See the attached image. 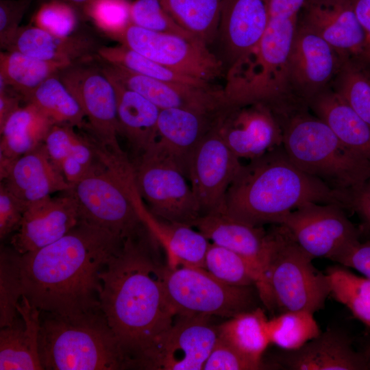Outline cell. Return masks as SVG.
<instances>
[{
	"label": "cell",
	"instance_id": "obj_1",
	"mask_svg": "<svg viewBox=\"0 0 370 370\" xmlns=\"http://www.w3.org/2000/svg\"><path fill=\"white\" fill-rule=\"evenodd\" d=\"M161 246L146 227L125 239L99 275L100 307L131 367L175 314L164 289V265L156 257Z\"/></svg>",
	"mask_w": 370,
	"mask_h": 370
},
{
	"label": "cell",
	"instance_id": "obj_2",
	"mask_svg": "<svg viewBox=\"0 0 370 370\" xmlns=\"http://www.w3.org/2000/svg\"><path fill=\"white\" fill-rule=\"evenodd\" d=\"M124 241L81 219L57 241L21 254L23 295L40 312L55 315L100 310L99 275Z\"/></svg>",
	"mask_w": 370,
	"mask_h": 370
},
{
	"label": "cell",
	"instance_id": "obj_3",
	"mask_svg": "<svg viewBox=\"0 0 370 370\" xmlns=\"http://www.w3.org/2000/svg\"><path fill=\"white\" fill-rule=\"evenodd\" d=\"M310 202L348 210L349 199L301 170L282 145L242 165L222 211L254 226L278 225L290 212Z\"/></svg>",
	"mask_w": 370,
	"mask_h": 370
},
{
	"label": "cell",
	"instance_id": "obj_4",
	"mask_svg": "<svg viewBox=\"0 0 370 370\" xmlns=\"http://www.w3.org/2000/svg\"><path fill=\"white\" fill-rule=\"evenodd\" d=\"M277 118L282 130V147L292 162L350 201L370 177V161L345 145L307 106Z\"/></svg>",
	"mask_w": 370,
	"mask_h": 370
},
{
	"label": "cell",
	"instance_id": "obj_5",
	"mask_svg": "<svg viewBox=\"0 0 370 370\" xmlns=\"http://www.w3.org/2000/svg\"><path fill=\"white\" fill-rule=\"evenodd\" d=\"M38 352L44 369L131 368L101 309L70 317L47 313L41 322Z\"/></svg>",
	"mask_w": 370,
	"mask_h": 370
},
{
	"label": "cell",
	"instance_id": "obj_6",
	"mask_svg": "<svg viewBox=\"0 0 370 370\" xmlns=\"http://www.w3.org/2000/svg\"><path fill=\"white\" fill-rule=\"evenodd\" d=\"M98 162L71 190L81 219L125 240L145 227L134 199L132 163L119 153L95 145Z\"/></svg>",
	"mask_w": 370,
	"mask_h": 370
},
{
	"label": "cell",
	"instance_id": "obj_7",
	"mask_svg": "<svg viewBox=\"0 0 370 370\" xmlns=\"http://www.w3.org/2000/svg\"><path fill=\"white\" fill-rule=\"evenodd\" d=\"M269 242L264 275L268 293L267 308L280 313L323 309L330 284L327 273L312 264L314 259L282 225L269 231Z\"/></svg>",
	"mask_w": 370,
	"mask_h": 370
},
{
	"label": "cell",
	"instance_id": "obj_8",
	"mask_svg": "<svg viewBox=\"0 0 370 370\" xmlns=\"http://www.w3.org/2000/svg\"><path fill=\"white\" fill-rule=\"evenodd\" d=\"M162 280L175 316L200 314L231 318L256 308V295L258 293L254 291V286L228 285L204 268H171L166 264Z\"/></svg>",
	"mask_w": 370,
	"mask_h": 370
},
{
	"label": "cell",
	"instance_id": "obj_9",
	"mask_svg": "<svg viewBox=\"0 0 370 370\" xmlns=\"http://www.w3.org/2000/svg\"><path fill=\"white\" fill-rule=\"evenodd\" d=\"M132 166L136 190L153 216L190 225L201 215L188 179L169 157L150 149Z\"/></svg>",
	"mask_w": 370,
	"mask_h": 370
},
{
	"label": "cell",
	"instance_id": "obj_10",
	"mask_svg": "<svg viewBox=\"0 0 370 370\" xmlns=\"http://www.w3.org/2000/svg\"><path fill=\"white\" fill-rule=\"evenodd\" d=\"M112 38L174 71L207 84L225 75L221 60L199 40L148 30L131 23Z\"/></svg>",
	"mask_w": 370,
	"mask_h": 370
},
{
	"label": "cell",
	"instance_id": "obj_11",
	"mask_svg": "<svg viewBox=\"0 0 370 370\" xmlns=\"http://www.w3.org/2000/svg\"><path fill=\"white\" fill-rule=\"evenodd\" d=\"M211 317L176 315L172 324L156 337L136 367L151 370H201L218 337Z\"/></svg>",
	"mask_w": 370,
	"mask_h": 370
},
{
	"label": "cell",
	"instance_id": "obj_12",
	"mask_svg": "<svg viewBox=\"0 0 370 370\" xmlns=\"http://www.w3.org/2000/svg\"><path fill=\"white\" fill-rule=\"evenodd\" d=\"M335 204L310 202L290 212L278 225L313 258L333 260L361 239V233Z\"/></svg>",
	"mask_w": 370,
	"mask_h": 370
},
{
	"label": "cell",
	"instance_id": "obj_13",
	"mask_svg": "<svg viewBox=\"0 0 370 370\" xmlns=\"http://www.w3.org/2000/svg\"><path fill=\"white\" fill-rule=\"evenodd\" d=\"M87 60L72 63L58 75L76 99L88 119L96 141L116 152L123 151L118 142L116 96L110 79L100 66Z\"/></svg>",
	"mask_w": 370,
	"mask_h": 370
},
{
	"label": "cell",
	"instance_id": "obj_14",
	"mask_svg": "<svg viewBox=\"0 0 370 370\" xmlns=\"http://www.w3.org/2000/svg\"><path fill=\"white\" fill-rule=\"evenodd\" d=\"M347 58L298 22L288 62L289 93L308 106L313 98L330 88Z\"/></svg>",
	"mask_w": 370,
	"mask_h": 370
},
{
	"label": "cell",
	"instance_id": "obj_15",
	"mask_svg": "<svg viewBox=\"0 0 370 370\" xmlns=\"http://www.w3.org/2000/svg\"><path fill=\"white\" fill-rule=\"evenodd\" d=\"M269 0H223L218 35L226 85L251 60L269 21Z\"/></svg>",
	"mask_w": 370,
	"mask_h": 370
},
{
	"label": "cell",
	"instance_id": "obj_16",
	"mask_svg": "<svg viewBox=\"0 0 370 370\" xmlns=\"http://www.w3.org/2000/svg\"><path fill=\"white\" fill-rule=\"evenodd\" d=\"M218 124L197 145L188 164L187 179L201 215L223 210L228 188L243 165L224 141Z\"/></svg>",
	"mask_w": 370,
	"mask_h": 370
},
{
	"label": "cell",
	"instance_id": "obj_17",
	"mask_svg": "<svg viewBox=\"0 0 370 370\" xmlns=\"http://www.w3.org/2000/svg\"><path fill=\"white\" fill-rule=\"evenodd\" d=\"M104 74L124 87L148 99L160 110L184 108L221 113L229 106L223 90L165 82L134 73L123 66L100 61Z\"/></svg>",
	"mask_w": 370,
	"mask_h": 370
},
{
	"label": "cell",
	"instance_id": "obj_18",
	"mask_svg": "<svg viewBox=\"0 0 370 370\" xmlns=\"http://www.w3.org/2000/svg\"><path fill=\"white\" fill-rule=\"evenodd\" d=\"M218 127L224 141L239 159L252 160L282 145L281 125L271 108L264 103L229 108Z\"/></svg>",
	"mask_w": 370,
	"mask_h": 370
},
{
	"label": "cell",
	"instance_id": "obj_19",
	"mask_svg": "<svg viewBox=\"0 0 370 370\" xmlns=\"http://www.w3.org/2000/svg\"><path fill=\"white\" fill-rule=\"evenodd\" d=\"M298 22L343 56L370 62L367 35L350 0H306Z\"/></svg>",
	"mask_w": 370,
	"mask_h": 370
},
{
	"label": "cell",
	"instance_id": "obj_20",
	"mask_svg": "<svg viewBox=\"0 0 370 370\" xmlns=\"http://www.w3.org/2000/svg\"><path fill=\"white\" fill-rule=\"evenodd\" d=\"M80 220L78 204L71 190L62 197L50 195L28 203L10 243L20 254L36 251L63 237Z\"/></svg>",
	"mask_w": 370,
	"mask_h": 370
},
{
	"label": "cell",
	"instance_id": "obj_21",
	"mask_svg": "<svg viewBox=\"0 0 370 370\" xmlns=\"http://www.w3.org/2000/svg\"><path fill=\"white\" fill-rule=\"evenodd\" d=\"M190 226L212 243L230 249L246 259L256 271L260 299L267 307L268 293L264 271L269 242V232L236 219L223 211L199 216Z\"/></svg>",
	"mask_w": 370,
	"mask_h": 370
},
{
	"label": "cell",
	"instance_id": "obj_22",
	"mask_svg": "<svg viewBox=\"0 0 370 370\" xmlns=\"http://www.w3.org/2000/svg\"><path fill=\"white\" fill-rule=\"evenodd\" d=\"M225 111L208 113L184 108L161 109L158 120V139L151 149L169 157L187 178L193 151L217 125Z\"/></svg>",
	"mask_w": 370,
	"mask_h": 370
},
{
	"label": "cell",
	"instance_id": "obj_23",
	"mask_svg": "<svg viewBox=\"0 0 370 370\" xmlns=\"http://www.w3.org/2000/svg\"><path fill=\"white\" fill-rule=\"evenodd\" d=\"M275 367L290 370H366L361 352L339 328H329L298 349L284 351Z\"/></svg>",
	"mask_w": 370,
	"mask_h": 370
},
{
	"label": "cell",
	"instance_id": "obj_24",
	"mask_svg": "<svg viewBox=\"0 0 370 370\" xmlns=\"http://www.w3.org/2000/svg\"><path fill=\"white\" fill-rule=\"evenodd\" d=\"M3 182L15 195L27 203L56 192H67L73 188L52 162L44 143L16 159Z\"/></svg>",
	"mask_w": 370,
	"mask_h": 370
},
{
	"label": "cell",
	"instance_id": "obj_25",
	"mask_svg": "<svg viewBox=\"0 0 370 370\" xmlns=\"http://www.w3.org/2000/svg\"><path fill=\"white\" fill-rule=\"evenodd\" d=\"M138 214L158 241L166 256V265L171 268L188 266L204 268L210 241L193 227L169 222L153 216L145 207L139 195L134 199Z\"/></svg>",
	"mask_w": 370,
	"mask_h": 370
},
{
	"label": "cell",
	"instance_id": "obj_26",
	"mask_svg": "<svg viewBox=\"0 0 370 370\" xmlns=\"http://www.w3.org/2000/svg\"><path fill=\"white\" fill-rule=\"evenodd\" d=\"M16 308L21 321L0 330V369H44L38 352L41 312L24 295Z\"/></svg>",
	"mask_w": 370,
	"mask_h": 370
},
{
	"label": "cell",
	"instance_id": "obj_27",
	"mask_svg": "<svg viewBox=\"0 0 370 370\" xmlns=\"http://www.w3.org/2000/svg\"><path fill=\"white\" fill-rule=\"evenodd\" d=\"M98 49L90 36H58L31 25L20 27L5 50L17 51L42 60L72 64L90 58Z\"/></svg>",
	"mask_w": 370,
	"mask_h": 370
},
{
	"label": "cell",
	"instance_id": "obj_28",
	"mask_svg": "<svg viewBox=\"0 0 370 370\" xmlns=\"http://www.w3.org/2000/svg\"><path fill=\"white\" fill-rule=\"evenodd\" d=\"M110 81L116 96L119 135L127 140L136 160L157 141L160 109L138 93Z\"/></svg>",
	"mask_w": 370,
	"mask_h": 370
},
{
	"label": "cell",
	"instance_id": "obj_29",
	"mask_svg": "<svg viewBox=\"0 0 370 370\" xmlns=\"http://www.w3.org/2000/svg\"><path fill=\"white\" fill-rule=\"evenodd\" d=\"M53 122L31 103L14 111L0 127V178L14 162L44 143Z\"/></svg>",
	"mask_w": 370,
	"mask_h": 370
},
{
	"label": "cell",
	"instance_id": "obj_30",
	"mask_svg": "<svg viewBox=\"0 0 370 370\" xmlns=\"http://www.w3.org/2000/svg\"><path fill=\"white\" fill-rule=\"evenodd\" d=\"M308 107L345 145L370 161V125L336 92L329 88L313 98Z\"/></svg>",
	"mask_w": 370,
	"mask_h": 370
},
{
	"label": "cell",
	"instance_id": "obj_31",
	"mask_svg": "<svg viewBox=\"0 0 370 370\" xmlns=\"http://www.w3.org/2000/svg\"><path fill=\"white\" fill-rule=\"evenodd\" d=\"M260 308L239 313L218 325L219 337L251 361L263 367V354L270 343L267 321Z\"/></svg>",
	"mask_w": 370,
	"mask_h": 370
},
{
	"label": "cell",
	"instance_id": "obj_32",
	"mask_svg": "<svg viewBox=\"0 0 370 370\" xmlns=\"http://www.w3.org/2000/svg\"><path fill=\"white\" fill-rule=\"evenodd\" d=\"M69 64L40 60L17 51L0 54V74L8 86L25 101L43 82Z\"/></svg>",
	"mask_w": 370,
	"mask_h": 370
},
{
	"label": "cell",
	"instance_id": "obj_33",
	"mask_svg": "<svg viewBox=\"0 0 370 370\" xmlns=\"http://www.w3.org/2000/svg\"><path fill=\"white\" fill-rule=\"evenodd\" d=\"M173 20L208 46L217 37L223 0H160Z\"/></svg>",
	"mask_w": 370,
	"mask_h": 370
},
{
	"label": "cell",
	"instance_id": "obj_34",
	"mask_svg": "<svg viewBox=\"0 0 370 370\" xmlns=\"http://www.w3.org/2000/svg\"><path fill=\"white\" fill-rule=\"evenodd\" d=\"M27 101L36 106L53 124L81 127L86 118L79 103L58 74L43 82Z\"/></svg>",
	"mask_w": 370,
	"mask_h": 370
},
{
	"label": "cell",
	"instance_id": "obj_35",
	"mask_svg": "<svg viewBox=\"0 0 370 370\" xmlns=\"http://www.w3.org/2000/svg\"><path fill=\"white\" fill-rule=\"evenodd\" d=\"M330 88L370 125V62L345 59Z\"/></svg>",
	"mask_w": 370,
	"mask_h": 370
},
{
	"label": "cell",
	"instance_id": "obj_36",
	"mask_svg": "<svg viewBox=\"0 0 370 370\" xmlns=\"http://www.w3.org/2000/svg\"><path fill=\"white\" fill-rule=\"evenodd\" d=\"M326 273L330 296L370 328V279L358 275L341 265L329 267Z\"/></svg>",
	"mask_w": 370,
	"mask_h": 370
},
{
	"label": "cell",
	"instance_id": "obj_37",
	"mask_svg": "<svg viewBox=\"0 0 370 370\" xmlns=\"http://www.w3.org/2000/svg\"><path fill=\"white\" fill-rule=\"evenodd\" d=\"M267 330L271 344L284 351L298 349L321 332L314 314L306 310L279 313L268 319Z\"/></svg>",
	"mask_w": 370,
	"mask_h": 370
},
{
	"label": "cell",
	"instance_id": "obj_38",
	"mask_svg": "<svg viewBox=\"0 0 370 370\" xmlns=\"http://www.w3.org/2000/svg\"><path fill=\"white\" fill-rule=\"evenodd\" d=\"M97 54L99 58L105 62L123 66L151 78L211 87L209 84L174 71L121 44L115 47H99Z\"/></svg>",
	"mask_w": 370,
	"mask_h": 370
},
{
	"label": "cell",
	"instance_id": "obj_39",
	"mask_svg": "<svg viewBox=\"0 0 370 370\" xmlns=\"http://www.w3.org/2000/svg\"><path fill=\"white\" fill-rule=\"evenodd\" d=\"M204 269L221 282L233 286H254L257 291L259 277L249 262L238 254L212 243H210Z\"/></svg>",
	"mask_w": 370,
	"mask_h": 370
},
{
	"label": "cell",
	"instance_id": "obj_40",
	"mask_svg": "<svg viewBox=\"0 0 370 370\" xmlns=\"http://www.w3.org/2000/svg\"><path fill=\"white\" fill-rule=\"evenodd\" d=\"M21 254L14 249L1 250L0 327L12 325L19 315L17 305L23 296Z\"/></svg>",
	"mask_w": 370,
	"mask_h": 370
},
{
	"label": "cell",
	"instance_id": "obj_41",
	"mask_svg": "<svg viewBox=\"0 0 370 370\" xmlns=\"http://www.w3.org/2000/svg\"><path fill=\"white\" fill-rule=\"evenodd\" d=\"M130 18L131 23L148 30L197 40L173 20L160 0H134L130 5Z\"/></svg>",
	"mask_w": 370,
	"mask_h": 370
},
{
	"label": "cell",
	"instance_id": "obj_42",
	"mask_svg": "<svg viewBox=\"0 0 370 370\" xmlns=\"http://www.w3.org/2000/svg\"><path fill=\"white\" fill-rule=\"evenodd\" d=\"M79 12L69 4L60 0H45L35 13L36 26L52 34L66 36L73 34Z\"/></svg>",
	"mask_w": 370,
	"mask_h": 370
},
{
	"label": "cell",
	"instance_id": "obj_43",
	"mask_svg": "<svg viewBox=\"0 0 370 370\" xmlns=\"http://www.w3.org/2000/svg\"><path fill=\"white\" fill-rule=\"evenodd\" d=\"M130 5L127 0H92L84 12V17L112 37L131 23Z\"/></svg>",
	"mask_w": 370,
	"mask_h": 370
},
{
	"label": "cell",
	"instance_id": "obj_44",
	"mask_svg": "<svg viewBox=\"0 0 370 370\" xmlns=\"http://www.w3.org/2000/svg\"><path fill=\"white\" fill-rule=\"evenodd\" d=\"M263 367L251 361L236 349L218 337L203 369L204 370H257Z\"/></svg>",
	"mask_w": 370,
	"mask_h": 370
},
{
	"label": "cell",
	"instance_id": "obj_45",
	"mask_svg": "<svg viewBox=\"0 0 370 370\" xmlns=\"http://www.w3.org/2000/svg\"><path fill=\"white\" fill-rule=\"evenodd\" d=\"M79 136L73 126L66 124H54L47 133L44 145L52 162L60 171L63 161L73 153Z\"/></svg>",
	"mask_w": 370,
	"mask_h": 370
},
{
	"label": "cell",
	"instance_id": "obj_46",
	"mask_svg": "<svg viewBox=\"0 0 370 370\" xmlns=\"http://www.w3.org/2000/svg\"><path fill=\"white\" fill-rule=\"evenodd\" d=\"M28 203L15 195L3 182L0 185V238L3 239L20 227Z\"/></svg>",
	"mask_w": 370,
	"mask_h": 370
},
{
	"label": "cell",
	"instance_id": "obj_47",
	"mask_svg": "<svg viewBox=\"0 0 370 370\" xmlns=\"http://www.w3.org/2000/svg\"><path fill=\"white\" fill-rule=\"evenodd\" d=\"M32 0H1L0 45L6 49L19 29V24Z\"/></svg>",
	"mask_w": 370,
	"mask_h": 370
},
{
	"label": "cell",
	"instance_id": "obj_48",
	"mask_svg": "<svg viewBox=\"0 0 370 370\" xmlns=\"http://www.w3.org/2000/svg\"><path fill=\"white\" fill-rule=\"evenodd\" d=\"M333 261L354 269L370 279V238H362L337 256Z\"/></svg>",
	"mask_w": 370,
	"mask_h": 370
},
{
	"label": "cell",
	"instance_id": "obj_49",
	"mask_svg": "<svg viewBox=\"0 0 370 370\" xmlns=\"http://www.w3.org/2000/svg\"><path fill=\"white\" fill-rule=\"evenodd\" d=\"M349 210L355 212L360 219L361 238H370V177L352 195Z\"/></svg>",
	"mask_w": 370,
	"mask_h": 370
},
{
	"label": "cell",
	"instance_id": "obj_50",
	"mask_svg": "<svg viewBox=\"0 0 370 370\" xmlns=\"http://www.w3.org/2000/svg\"><path fill=\"white\" fill-rule=\"evenodd\" d=\"M9 88L0 92V127L8 117L20 108V100L22 99L14 90L9 92Z\"/></svg>",
	"mask_w": 370,
	"mask_h": 370
},
{
	"label": "cell",
	"instance_id": "obj_51",
	"mask_svg": "<svg viewBox=\"0 0 370 370\" xmlns=\"http://www.w3.org/2000/svg\"><path fill=\"white\" fill-rule=\"evenodd\" d=\"M350 1L367 35L370 54V0H350Z\"/></svg>",
	"mask_w": 370,
	"mask_h": 370
},
{
	"label": "cell",
	"instance_id": "obj_52",
	"mask_svg": "<svg viewBox=\"0 0 370 370\" xmlns=\"http://www.w3.org/2000/svg\"><path fill=\"white\" fill-rule=\"evenodd\" d=\"M73 7L80 14L84 17V12L92 0H60Z\"/></svg>",
	"mask_w": 370,
	"mask_h": 370
},
{
	"label": "cell",
	"instance_id": "obj_53",
	"mask_svg": "<svg viewBox=\"0 0 370 370\" xmlns=\"http://www.w3.org/2000/svg\"><path fill=\"white\" fill-rule=\"evenodd\" d=\"M361 352L365 360L366 370H370V341Z\"/></svg>",
	"mask_w": 370,
	"mask_h": 370
}]
</instances>
